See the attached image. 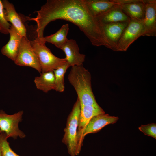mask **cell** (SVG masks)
I'll use <instances>...</instances> for the list:
<instances>
[{"label": "cell", "mask_w": 156, "mask_h": 156, "mask_svg": "<svg viewBox=\"0 0 156 156\" xmlns=\"http://www.w3.org/2000/svg\"><path fill=\"white\" fill-rule=\"evenodd\" d=\"M30 42L38 56L42 73L53 71L67 62L65 58H60L53 55L46 46L43 38L37 37Z\"/></svg>", "instance_id": "277c9868"}, {"label": "cell", "mask_w": 156, "mask_h": 156, "mask_svg": "<svg viewBox=\"0 0 156 156\" xmlns=\"http://www.w3.org/2000/svg\"><path fill=\"white\" fill-rule=\"evenodd\" d=\"M81 111L80 105L77 99L67 120L64 129V133L62 142L66 146L68 153L71 156L78 155L81 151L77 137V130Z\"/></svg>", "instance_id": "3957f363"}, {"label": "cell", "mask_w": 156, "mask_h": 156, "mask_svg": "<svg viewBox=\"0 0 156 156\" xmlns=\"http://www.w3.org/2000/svg\"><path fill=\"white\" fill-rule=\"evenodd\" d=\"M68 79L77 93L80 107L99 105L92 91L91 74L83 65L71 66Z\"/></svg>", "instance_id": "7a4b0ae2"}, {"label": "cell", "mask_w": 156, "mask_h": 156, "mask_svg": "<svg viewBox=\"0 0 156 156\" xmlns=\"http://www.w3.org/2000/svg\"><path fill=\"white\" fill-rule=\"evenodd\" d=\"M70 67L67 62L53 71L55 77V90L56 91L62 92L64 91V75L67 70Z\"/></svg>", "instance_id": "d6986e66"}, {"label": "cell", "mask_w": 156, "mask_h": 156, "mask_svg": "<svg viewBox=\"0 0 156 156\" xmlns=\"http://www.w3.org/2000/svg\"><path fill=\"white\" fill-rule=\"evenodd\" d=\"M69 30L68 24H64L56 33L43 38L45 42L51 43L60 49L65 44L68 39L67 35Z\"/></svg>", "instance_id": "ac0fdd59"}, {"label": "cell", "mask_w": 156, "mask_h": 156, "mask_svg": "<svg viewBox=\"0 0 156 156\" xmlns=\"http://www.w3.org/2000/svg\"><path fill=\"white\" fill-rule=\"evenodd\" d=\"M92 14L96 18L117 5L129 2V0H82Z\"/></svg>", "instance_id": "8fae6325"}, {"label": "cell", "mask_w": 156, "mask_h": 156, "mask_svg": "<svg viewBox=\"0 0 156 156\" xmlns=\"http://www.w3.org/2000/svg\"><path fill=\"white\" fill-rule=\"evenodd\" d=\"M6 134L3 132L0 134V149L1 156H20L14 152L10 146Z\"/></svg>", "instance_id": "ffe728a7"}, {"label": "cell", "mask_w": 156, "mask_h": 156, "mask_svg": "<svg viewBox=\"0 0 156 156\" xmlns=\"http://www.w3.org/2000/svg\"><path fill=\"white\" fill-rule=\"evenodd\" d=\"M36 77L34 82L36 88L45 93H47L55 88V77L53 71L41 73Z\"/></svg>", "instance_id": "e0dca14e"}, {"label": "cell", "mask_w": 156, "mask_h": 156, "mask_svg": "<svg viewBox=\"0 0 156 156\" xmlns=\"http://www.w3.org/2000/svg\"><path fill=\"white\" fill-rule=\"evenodd\" d=\"M17 65L32 68L40 73L42 70L38 56L27 37H22L17 55L14 61Z\"/></svg>", "instance_id": "8992f818"}, {"label": "cell", "mask_w": 156, "mask_h": 156, "mask_svg": "<svg viewBox=\"0 0 156 156\" xmlns=\"http://www.w3.org/2000/svg\"><path fill=\"white\" fill-rule=\"evenodd\" d=\"M23 110L13 114H7L3 110L0 111V131L4 132L7 138L14 139L18 137L24 138L26 135L19 128L18 125L22 120Z\"/></svg>", "instance_id": "5b68a950"}, {"label": "cell", "mask_w": 156, "mask_h": 156, "mask_svg": "<svg viewBox=\"0 0 156 156\" xmlns=\"http://www.w3.org/2000/svg\"><path fill=\"white\" fill-rule=\"evenodd\" d=\"M10 38L8 42L1 49L2 54L14 61L19 51L22 37L12 25L9 31Z\"/></svg>", "instance_id": "5bb4252c"}, {"label": "cell", "mask_w": 156, "mask_h": 156, "mask_svg": "<svg viewBox=\"0 0 156 156\" xmlns=\"http://www.w3.org/2000/svg\"><path fill=\"white\" fill-rule=\"evenodd\" d=\"M0 156H1V152L0 149Z\"/></svg>", "instance_id": "603a6c76"}, {"label": "cell", "mask_w": 156, "mask_h": 156, "mask_svg": "<svg viewBox=\"0 0 156 156\" xmlns=\"http://www.w3.org/2000/svg\"><path fill=\"white\" fill-rule=\"evenodd\" d=\"M2 1L4 15L6 21L11 23L22 37H26V29L22 17L16 12L13 5L7 0Z\"/></svg>", "instance_id": "7c38bea8"}, {"label": "cell", "mask_w": 156, "mask_h": 156, "mask_svg": "<svg viewBox=\"0 0 156 156\" xmlns=\"http://www.w3.org/2000/svg\"><path fill=\"white\" fill-rule=\"evenodd\" d=\"M123 12L130 18L142 22L145 12V5L143 0H133L120 5Z\"/></svg>", "instance_id": "2e32d148"}, {"label": "cell", "mask_w": 156, "mask_h": 156, "mask_svg": "<svg viewBox=\"0 0 156 156\" xmlns=\"http://www.w3.org/2000/svg\"><path fill=\"white\" fill-rule=\"evenodd\" d=\"M129 21L99 24L103 38L104 46L117 51L118 42Z\"/></svg>", "instance_id": "52a82bcc"}, {"label": "cell", "mask_w": 156, "mask_h": 156, "mask_svg": "<svg viewBox=\"0 0 156 156\" xmlns=\"http://www.w3.org/2000/svg\"><path fill=\"white\" fill-rule=\"evenodd\" d=\"M144 28L142 22L130 18L118 42L117 51H126L130 45L141 36Z\"/></svg>", "instance_id": "ba28073f"}, {"label": "cell", "mask_w": 156, "mask_h": 156, "mask_svg": "<svg viewBox=\"0 0 156 156\" xmlns=\"http://www.w3.org/2000/svg\"><path fill=\"white\" fill-rule=\"evenodd\" d=\"M145 12L142 22L144 28V36H156V0H145Z\"/></svg>", "instance_id": "9c48e42d"}, {"label": "cell", "mask_w": 156, "mask_h": 156, "mask_svg": "<svg viewBox=\"0 0 156 156\" xmlns=\"http://www.w3.org/2000/svg\"><path fill=\"white\" fill-rule=\"evenodd\" d=\"M121 5L115 6L95 18L99 24L128 21L130 18L122 11Z\"/></svg>", "instance_id": "9a60e30c"}, {"label": "cell", "mask_w": 156, "mask_h": 156, "mask_svg": "<svg viewBox=\"0 0 156 156\" xmlns=\"http://www.w3.org/2000/svg\"><path fill=\"white\" fill-rule=\"evenodd\" d=\"M138 129L145 135L156 139V124L152 123L145 125H141L139 127Z\"/></svg>", "instance_id": "7402d4cb"}, {"label": "cell", "mask_w": 156, "mask_h": 156, "mask_svg": "<svg viewBox=\"0 0 156 156\" xmlns=\"http://www.w3.org/2000/svg\"><path fill=\"white\" fill-rule=\"evenodd\" d=\"M1 133L0 131V134Z\"/></svg>", "instance_id": "cb8c5ba5"}, {"label": "cell", "mask_w": 156, "mask_h": 156, "mask_svg": "<svg viewBox=\"0 0 156 156\" xmlns=\"http://www.w3.org/2000/svg\"><path fill=\"white\" fill-rule=\"evenodd\" d=\"M11 26L5 18L2 1L0 0V32L5 34H9Z\"/></svg>", "instance_id": "44dd1931"}, {"label": "cell", "mask_w": 156, "mask_h": 156, "mask_svg": "<svg viewBox=\"0 0 156 156\" xmlns=\"http://www.w3.org/2000/svg\"><path fill=\"white\" fill-rule=\"evenodd\" d=\"M118 117L111 116L108 114H99L93 117L84 129L81 134V140L83 143L85 136L89 133L99 131L103 128L110 124L116 123Z\"/></svg>", "instance_id": "30bf717a"}, {"label": "cell", "mask_w": 156, "mask_h": 156, "mask_svg": "<svg viewBox=\"0 0 156 156\" xmlns=\"http://www.w3.org/2000/svg\"><path fill=\"white\" fill-rule=\"evenodd\" d=\"M60 49L64 52L65 58L70 67L83 65L86 55L80 53L79 47L75 40L68 39Z\"/></svg>", "instance_id": "4fadbf2b"}, {"label": "cell", "mask_w": 156, "mask_h": 156, "mask_svg": "<svg viewBox=\"0 0 156 156\" xmlns=\"http://www.w3.org/2000/svg\"><path fill=\"white\" fill-rule=\"evenodd\" d=\"M36 12L35 18L28 17L27 20L36 23L38 38H43L44 29L49 23L61 19L77 26L92 45H104L100 25L82 0H48Z\"/></svg>", "instance_id": "6da1fadb"}]
</instances>
